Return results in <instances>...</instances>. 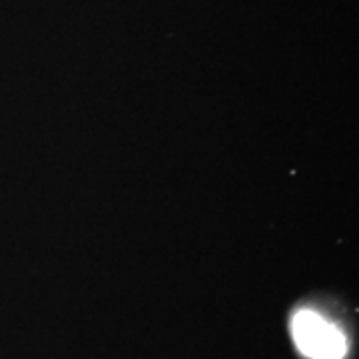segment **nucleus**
<instances>
[{"label":"nucleus","mask_w":359,"mask_h":359,"mask_svg":"<svg viewBox=\"0 0 359 359\" xmlns=\"http://www.w3.org/2000/svg\"><path fill=\"white\" fill-rule=\"evenodd\" d=\"M290 332L295 347L308 359H344L347 355L346 335L311 309L295 311Z\"/></svg>","instance_id":"1"}]
</instances>
